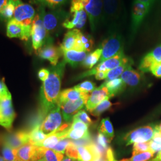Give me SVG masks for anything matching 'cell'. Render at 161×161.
Returning <instances> with one entry per match:
<instances>
[{
    "label": "cell",
    "mask_w": 161,
    "mask_h": 161,
    "mask_svg": "<svg viewBox=\"0 0 161 161\" xmlns=\"http://www.w3.org/2000/svg\"><path fill=\"white\" fill-rule=\"evenodd\" d=\"M66 63L63 60L50 70V74L43 82L41 90V110L42 115L48 112L58 104L60 93L61 82Z\"/></svg>",
    "instance_id": "cell-1"
},
{
    "label": "cell",
    "mask_w": 161,
    "mask_h": 161,
    "mask_svg": "<svg viewBox=\"0 0 161 161\" xmlns=\"http://www.w3.org/2000/svg\"><path fill=\"white\" fill-rule=\"evenodd\" d=\"M103 13L102 23L109 32L119 30L123 16L122 0H102Z\"/></svg>",
    "instance_id": "cell-2"
},
{
    "label": "cell",
    "mask_w": 161,
    "mask_h": 161,
    "mask_svg": "<svg viewBox=\"0 0 161 161\" xmlns=\"http://www.w3.org/2000/svg\"><path fill=\"white\" fill-rule=\"evenodd\" d=\"M31 38L32 47L36 51L39 50L45 45L53 44V39L43 23L40 6L32 23Z\"/></svg>",
    "instance_id": "cell-3"
},
{
    "label": "cell",
    "mask_w": 161,
    "mask_h": 161,
    "mask_svg": "<svg viewBox=\"0 0 161 161\" xmlns=\"http://www.w3.org/2000/svg\"><path fill=\"white\" fill-rule=\"evenodd\" d=\"M108 34L101 44L102 53L99 63L124 51V39L120 30L110 31Z\"/></svg>",
    "instance_id": "cell-4"
},
{
    "label": "cell",
    "mask_w": 161,
    "mask_h": 161,
    "mask_svg": "<svg viewBox=\"0 0 161 161\" xmlns=\"http://www.w3.org/2000/svg\"><path fill=\"white\" fill-rule=\"evenodd\" d=\"M40 7L44 27L50 34L55 32L60 25H62L64 21L69 16V14L68 12L61 8L54 9L51 12H46L44 6L40 5Z\"/></svg>",
    "instance_id": "cell-5"
},
{
    "label": "cell",
    "mask_w": 161,
    "mask_h": 161,
    "mask_svg": "<svg viewBox=\"0 0 161 161\" xmlns=\"http://www.w3.org/2000/svg\"><path fill=\"white\" fill-rule=\"evenodd\" d=\"M86 12L89 20L90 28L95 32L102 23L103 13L102 0H81Z\"/></svg>",
    "instance_id": "cell-6"
},
{
    "label": "cell",
    "mask_w": 161,
    "mask_h": 161,
    "mask_svg": "<svg viewBox=\"0 0 161 161\" xmlns=\"http://www.w3.org/2000/svg\"><path fill=\"white\" fill-rule=\"evenodd\" d=\"M132 60L131 58H128L125 55L124 51H122L114 56L101 63H99L95 68L82 74L80 75V77L84 78L88 76L95 75L98 71H109L110 70L116 68L123 64H127Z\"/></svg>",
    "instance_id": "cell-7"
},
{
    "label": "cell",
    "mask_w": 161,
    "mask_h": 161,
    "mask_svg": "<svg viewBox=\"0 0 161 161\" xmlns=\"http://www.w3.org/2000/svg\"><path fill=\"white\" fill-rule=\"evenodd\" d=\"M60 106L58 104L50 110L42 124L40 129L47 136L55 132L62 124V115Z\"/></svg>",
    "instance_id": "cell-8"
},
{
    "label": "cell",
    "mask_w": 161,
    "mask_h": 161,
    "mask_svg": "<svg viewBox=\"0 0 161 161\" xmlns=\"http://www.w3.org/2000/svg\"><path fill=\"white\" fill-rule=\"evenodd\" d=\"M15 6L13 19L26 26H32L36 15L34 8L29 4L24 3L22 0H12Z\"/></svg>",
    "instance_id": "cell-9"
},
{
    "label": "cell",
    "mask_w": 161,
    "mask_h": 161,
    "mask_svg": "<svg viewBox=\"0 0 161 161\" xmlns=\"http://www.w3.org/2000/svg\"><path fill=\"white\" fill-rule=\"evenodd\" d=\"M155 132V126L153 125L139 127L127 134L124 140L127 146L133 143L147 142L152 139Z\"/></svg>",
    "instance_id": "cell-10"
},
{
    "label": "cell",
    "mask_w": 161,
    "mask_h": 161,
    "mask_svg": "<svg viewBox=\"0 0 161 161\" xmlns=\"http://www.w3.org/2000/svg\"><path fill=\"white\" fill-rule=\"evenodd\" d=\"M15 117L12 95H10L0 100V125L7 130H11Z\"/></svg>",
    "instance_id": "cell-11"
},
{
    "label": "cell",
    "mask_w": 161,
    "mask_h": 161,
    "mask_svg": "<svg viewBox=\"0 0 161 161\" xmlns=\"http://www.w3.org/2000/svg\"><path fill=\"white\" fill-rule=\"evenodd\" d=\"M150 9L143 3L134 0L133 1L131 9V32L134 36L137 34L138 29L143 23Z\"/></svg>",
    "instance_id": "cell-12"
},
{
    "label": "cell",
    "mask_w": 161,
    "mask_h": 161,
    "mask_svg": "<svg viewBox=\"0 0 161 161\" xmlns=\"http://www.w3.org/2000/svg\"><path fill=\"white\" fill-rule=\"evenodd\" d=\"M31 27L25 26L14 19H12L7 24V36L10 38H17L28 41L31 36Z\"/></svg>",
    "instance_id": "cell-13"
},
{
    "label": "cell",
    "mask_w": 161,
    "mask_h": 161,
    "mask_svg": "<svg viewBox=\"0 0 161 161\" xmlns=\"http://www.w3.org/2000/svg\"><path fill=\"white\" fill-rule=\"evenodd\" d=\"M89 96L90 95L86 94L77 100L68 101L58 104L62 110L64 120L68 122L73 120L74 116L86 104Z\"/></svg>",
    "instance_id": "cell-14"
},
{
    "label": "cell",
    "mask_w": 161,
    "mask_h": 161,
    "mask_svg": "<svg viewBox=\"0 0 161 161\" xmlns=\"http://www.w3.org/2000/svg\"><path fill=\"white\" fill-rule=\"evenodd\" d=\"M88 16L85 10L70 13L68 17L64 21L62 26L66 29L72 30L83 29L86 25Z\"/></svg>",
    "instance_id": "cell-15"
},
{
    "label": "cell",
    "mask_w": 161,
    "mask_h": 161,
    "mask_svg": "<svg viewBox=\"0 0 161 161\" xmlns=\"http://www.w3.org/2000/svg\"><path fill=\"white\" fill-rule=\"evenodd\" d=\"M63 54L60 48L54 46L53 44H48L41 48L38 50V55L42 59L48 60L53 66L58 64V60Z\"/></svg>",
    "instance_id": "cell-16"
},
{
    "label": "cell",
    "mask_w": 161,
    "mask_h": 161,
    "mask_svg": "<svg viewBox=\"0 0 161 161\" xmlns=\"http://www.w3.org/2000/svg\"><path fill=\"white\" fill-rule=\"evenodd\" d=\"M106 98L110 97L108 88L103 83L98 88H96L90 95L86 104V110L91 112Z\"/></svg>",
    "instance_id": "cell-17"
},
{
    "label": "cell",
    "mask_w": 161,
    "mask_h": 161,
    "mask_svg": "<svg viewBox=\"0 0 161 161\" xmlns=\"http://www.w3.org/2000/svg\"><path fill=\"white\" fill-rule=\"evenodd\" d=\"M29 132L25 131H18L8 134L3 138V143L16 149L29 143Z\"/></svg>",
    "instance_id": "cell-18"
},
{
    "label": "cell",
    "mask_w": 161,
    "mask_h": 161,
    "mask_svg": "<svg viewBox=\"0 0 161 161\" xmlns=\"http://www.w3.org/2000/svg\"><path fill=\"white\" fill-rule=\"evenodd\" d=\"M16 153L20 161H38L40 147L28 143L17 149Z\"/></svg>",
    "instance_id": "cell-19"
},
{
    "label": "cell",
    "mask_w": 161,
    "mask_h": 161,
    "mask_svg": "<svg viewBox=\"0 0 161 161\" xmlns=\"http://www.w3.org/2000/svg\"><path fill=\"white\" fill-rule=\"evenodd\" d=\"M78 152V161H96L102 158L94 142L86 146L77 147Z\"/></svg>",
    "instance_id": "cell-20"
},
{
    "label": "cell",
    "mask_w": 161,
    "mask_h": 161,
    "mask_svg": "<svg viewBox=\"0 0 161 161\" xmlns=\"http://www.w3.org/2000/svg\"><path fill=\"white\" fill-rule=\"evenodd\" d=\"M62 53L64 61L73 68H76L81 64L88 54L86 52H80L75 50L62 51Z\"/></svg>",
    "instance_id": "cell-21"
},
{
    "label": "cell",
    "mask_w": 161,
    "mask_h": 161,
    "mask_svg": "<svg viewBox=\"0 0 161 161\" xmlns=\"http://www.w3.org/2000/svg\"><path fill=\"white\" fill-rule=\"evenodd\" d=\"M121 78L124 82L130 86H137L142 78L141 74L133 69L132 66H129L121 75Z\"/></svg>",
    "instance_id": "cell-22"
},
{
    "label": "cell",
    "mask_w": 161,
    "mask_h": 161,
    "mask_svg": "<svg viewBox=\"0 0 161 161\" xmlns=\"http://www.w3.org/2000/svg\"><path fill=\"white\" fill-rule=\"evenodd\" d=\"M80 30L77 29L70 30L64 35V40L60 45L62 51L74 50Z\"/></svg>",
    "instance_id": "cell-23"
},
{
    "label": "cell",
    "mask_w": 161,
    "mask_h": 161,
    "mask_svg": "<svg viewBox=\"0 0 161 161\" xmlns=\"http://www.w3.org/2000/svg\"><path fill=\"white\" fill-rule=\"evenodd\" d=\"M86 94L88 93L80 92L79 90L75 89V88L64 90L60 93L58 103L60 104L68 101L77 100L86 95Z\"/></svg>",
    "instance_id": "cell-24"
},
{
    "label": "cell",
    "mask_w": 161,
    "mask_h": 161,
    "mask_svg": "<svg viewBox=\"0 0 161 161\" xmlns=\"http://www.w3.org/2000/svg\"><path fill=\"white\" fill-rule=\"evenodd\" d=\"M64 153L44 147H40V159L38 161H62Z\"/></svg>",
    "instance_id": "cell-25"
},
{
    "label": "cell",
    "mask_w": 161,
    "mask_h": 161,
    "mask_svg": "<svg viewBox=\"0 0 161 161\" xmlns=\"http://www.w3.org/2000/svg\"><path fill=\"white\" fill-rule=\"evenodd\" d=\"M108 88L109 97H112L123 92L126 86V84L121 78H118L114 80L104 82Z\"/></svg>",
    "instance_id": "cell-26"
},
{
    "label": "cell",
    "mask_w": 161,
    "mask_h": 161,
    "mask_svg": "<svg viewBox=\"0 0 161 161\" xmlns=\"http://www.w3.org/2000/svg\"><path fill=\"white\" fill-rule=\"evenodd\" d=\"M47 136H48L41 131L40 125H37L29 132V143L35 146L41 147L42 142Z\"/></svg>",
    "instance_id": "cell-27"
},
{
    "label": "cell",
    "mask_w": 161,
    "mask_h": 161,
    "mask_svg": "<svg viewBox=\"0 0 161 161\" xmlns=\"http://www.w3.org/2000/svg\"><path fill=\"white\" fill-rule=\"evenodd\" d=\"M102 53V50L101 48H98L94 52L88 53L81 65L86 69H92L93 66L96 64L98 61H100Z\"/></svg>",
    "instance_id": "cell-28"
},
{
    "label": "cell",
    "mask_w": 161,
    "mask_h": 161,
    "mask_svg": "<svg viewBox=\"0 0 161 161\" xmlns=\"http://www.w3.org/2000/svg\"><path fill=\"white\" fill-rule=\"evenodd\" d=\"M98 130L99 132L106 136L110 140L114 137V128L109 118H104L102 120Z\"/></svg>",
    "instance_id": "cell-29"
},
{
    "label": "cell",
    "mask_w": 161,
    "mask_h": 161,
    "mask_svg": "<svg viewBox=\"0 0 161 161\" xmlns=\"http://www.w3.org/2000/svg\"><path fill=\"white\" fill-rule=\"evenodd\" d=\"M15 10V6L12 0H8V3L3 8L0 14V20L7 21V22L13 19Z\"/></svg>",
    "instance_id": "cell-30"
},
{
    "label": "cell",
    "mask_w": 161,
    "mask_h": 161,
    "mask_svg": "<svg viewBox=\"0 0 161 161\" xmlns=\"http://www.w3.org/2000/svg\"><path fill=\"white\" fill-rule=\"evenodd\" d=\"M133 64V61H131L128 62L127 64H123L121 66L114 68V69L110 70L108 71L107 77L106 78V82L109 80H114L115 79L118 78L119 76L122 75V74L126 70V69L130 66H132Z\"/></svg>",
    "instance_id": "cell-31"
},
{
    "label": "cell",
    "mask_w": 161,
    "mask_h": 161,
    "mask_svg": "<svg viewBox=\"0 0 161 161\" xmlns=\"http://www.w3.org/2000/svg\"><path fill=\"white\" fill-rule=\"evenodd\" d=\"M66 138L72 140H78L80 139L90 138V135L88 130L70 128Z\"/></svg>",
    "instance_id": "cell-32"
},
{
    "label": "cell",
    "mask_w": 161,
    "mask_h": 161,
    "mask_svg": "<svg viewBox=\"0 0 161 161\" xmlns=\"http://www.w3.org/2000/svg\"><path fill=\"white\" fill-rule=\"evenodd\" d=\"M79 37L83 47L84 51L88 53L91 52L94 44L92 36L88 34L83 33L80 31L79 34Z\"/></svg>",
    "instance_id": "cell-33"
},
{
    "label": "cell",
    "mask_w": 161,
    "mask_h": 161,
    "mask_svg": "<svg viewBox=\"0 0 161 161\" xmlns=\"http://www.w3.org/2000/svg\"><path fill=\"white\" fill-rule=\"evenodd\" d=\"M16 150L3 143L2 148L3 157L7 161H20L17 158Z\"/></svg>",
    "instance_id": "cell-34"
},
{
    "label": "cell",
    "mask_w": 161,
    "mask_h": 161,
    "mask_svg": "<svg viewBox=\"0 0 161 161\" xmlns=\"http://www.w3.org/2000/svg\"><path fill=\"white\" fill-rule=\"evenodd\" d=\"M155 63L153 58L151 56L149 53H147L142 60L139 65V70L142 72H147L150 71L152 66Z\"/></svg>",
    "instance_id": "cell-35"
},
{
    "label": "cell",
    "mask_w": 161,
    "mask_h": 161,
    "mask_svg": "<svg viewBox=\"0 0 161 161\" xmlns=\"http://www.w3.org/2000/svg\"><path fill=\"white\" fill-rule=\"evenodd\" d=\"M37 3H40L41 6L48 7L51 9L54 10L60 8L62 6H64L68 0H36Z\"/></svg>",
    "instance_id": "cell-36"
},
{
    "label": "cell",
    "mask_w": 161,
    "mask_h": 161,
    "mask_svg": "<svg viewBox=\"0 0 161 161\" xmlns=\"http://www.w3.org/2000/svg\"><path fill=\"white\" fill-rule=\"evenodd\" d=\"M110 98H106L103 100L91 112L92 114L94 116H99L104 112L109 109L112 104L109 101Z\"/></svg>",
    "instance_id": "cell-37"
},
{
    "label": "cell",
    "mask_w": 161,
    "mask_h": 161,
    "mask_svg": "<svg viewBox=\"0 0 161 161\" xmlns=\"http://www.w3.org/2000/svg\"><path fill=\"white\" fill-rule=\"evenodd\" d=\"M150 150L154 153L161 150V132L156 131L152 139L150 141Z\"/></svg>",
    "instance_id": "cell-38"
},
{
    "label": "cell",
    "mask_w": 161,
    "mask_h": 161,
    "mask_svg": "<svg viewBox=\"0 0 161 161\" xmlns=\"http://www.w3.org/2000/svg\"><path fill=\"white\" fill-rule=\"evenodd\" d=\"M155 153L151 150L132 153V157L130 160L131 161H148L153 157Z\"/></svg>",
    "instance_id": "cell-39"
},
{
    "label": "cell",
    "mask_w": 161,
    "mask_h": 161,
    "mask_svg": "<svg viewBox=\"0 0 161 161\" xmlns=\"http://www.w3.org/2000/svg\"><path fill=\"white\" fill-rule=\"evenodd\" d=\"M75 89L84 93L92 92L96 89V84L90 80H86L74 86Z\"/></svg>",
    "instance_id": "cell-40"
},
{
    "label": "cell",
    "mask_w": 161,
    "mask_h": 161,
    "mask_svg": "<svg viewBox=\"0 0 161 161\" xmlns=\"http://www.w3.org/2000/svg\"><path fill=\"white\" fill-rule=\"evenodd\" d=\"M73 120L81 121V122L85 123L87 125H90L92 124V119L90 118V116L86 114V112L84 110L79 111L74 116Z\"/></svg>",
    "instance_id": "cell-41"
},
{
    "label": "cell",
    "mask_w": 161,
    "mask_h": 161,
    "mask_svg": "<svg viewBox=\"0 0 161 161\" xmlns=\"http://www.w3.org/2000/svg\"><path fill=\"white\" fill-rule=\"evenodd\" d=\"M65 153H66V156L69 157L71 159H73L74 160L78 161V152L77 146H75L72 140H71L70 143L69 144V146L66 148V151H65Z\"/></svg>",
    "instance_id": "cell-42"
},
{
    "label": "cell",
    "mask_w": 161,
    "mask_h": 161,
    "mask_svg": "<svg viewBox=\"0 0 161 161\" xmlns=\"http://www.w3.org/2000/svg\"><path fill=\"white\" fill-rule=\"evenodd\" d=\"M70 142H71V140H70L69 138H65L62 139L53 149L64 154L65 153L66 148L70 143Z\"/></svg>",
    "instance_id": "cell-43"
},
{
    "label": "cell",
    "mask_w": 161,
    "mask_h": 161,
    "mask_svg": "<svg viewBox=\"0 0 161 161\" xmlns=\"http://www.w3.org/2000/svg\"><path fill=\"white\" fill-rule=\"evenodd\" d=\"M150 150V142L134 143L133 145L132 153L144 152Z\"/></svg>",
    "instance_id": "cell-44"
},
{
    "label": "cell",
    "mask_w": 161,
    "mask_h": 161,
    "mask_svg": "<svg viewBox=\"0 0 161 161\" xmlns=\"http://www.w3.org/2000/svg\"><path fill=\"white\" fill-rule=\"evenodd\" d=\"M149 53L155 63H161V44L156 47L152 52H149Z\"/></svg>",
    "instance_id": "cell-45"
},
{
    "label": "cell",
    "mask_w": 161,
    "mask_h": 161,
    "mask_svg": "<svg viewBox=\"0 0 161 161\" xmlns=\"http://www.w3.org/2000/svg\"><path fill=\"white\" fill-rule=\"evenodd\" d=\"M10 95H11V94L6 86L4 80H0V100Z\"/></svg>",
    "instance_id": "cell-46"
},
{
    "label": "cell",
    "mask_w": 161,
    "mask_h": 161,
    "mask_svg": "<svg viewBox=\"0 0 161 161\" xmlns=\"http://www.w3.org/2000/svg\"><path fill=\"white\" fill-rule=\"evenodd\" d=\"M71 129H82L84 130H88V125L81 121L73 120L72 123Z\"/></svg>",
    "instance_id": "cell-47"
},
{
    "label": "cell",
    "mask_w": 161,
    "mask_h": 161,
    "mask_svg": "<svg viewBox=\"0 0 161 161\" xmlns=\"http://www.w3.org/2000/svg\"><path fill=\"white\" fill-rule=\"evenodd\" d=\"M150 72L156 78H161V63L154 64Z\"/></svg>",
    "instance_id": "cell-48"
},
{
    "label": "cell",
    "mask_w": 161,
    "mask_h": 161,
    "mask_svg": "<svg viewBox=\"0 0 161 161\" xmlns=\"http://www.w3.org/2000/svg\"><path fill=\"white\" fill-rule=\"evenodd\" d=\"M49 74H50V70L49 69L42 68V69H40L39 70L38 76L39 79L41 80L44 82L48 78Z\"/></svg>",
    "instance_id": "cell-49"
},
{
    "label": "cell",
    "mask_w": 161,
    "mask_h": 161,
    "mask_svg": "<svg viewBox=\"0 0 161 161\" xmlns=\"http://www.w3.org/2000/svg\"><path fill=\"white\" fill-rule=\"evenodd\" d=\"M108 71H98L95 74V78L97 80H106Z\"/></svg>",
    "instance_id": "cell-50"
},
{
    "label": "cell",
    "mask_w": 161,
    "mask_h": 161,
    "mask_svg": "<svg viewBox=\"0 0 161 161\" xmlns=\"http://www.w3.org/2000/svg\"><path fill=\"white\" fill-rule=\"evenodd\" d=\"M136 1L143 3V4L147 6L149 9H150V8L154 4V3L153 2L152 0H136Z\"/></svg>",
    "instance_id": "cell-51"
},
{
    "label": "cell",
    "mask_w": 161,
    "mask_h": 161,
    "mask_svg": "<svg viewBox=\"0 0 161 161\" xmlns=\"http://www.w3.org/2000/svg\"><path fill=\"white\" fill-rule=\"evenodd\" d=\"M8 0H0V14L3 8L8 3Z\"/></svg>",
    "instance_id": "cell-52"
},
{
    "label": "cell",
    "mask_w": 161,
    "mask_h": 161,
    "mask_svg": "<svg viewBox=\"0 0 161 161\" xmlns=\"http://www.w3.org/2000/svg\"><path fill=\"white\" fill-rule=\"evenodd\" d=\"M152 160L153 161H161V150L158 152V155Z\"/></svg>",
    "instance_id": "cell-53"
},
{
    "label": "cell",
    "mask_w": 161,
    "mask_h": 161,
    "mask_svg": "<svg viewBox=\"0 0 161 161\" xmlns=\"http://www.w3.org/2000/svg\"><path fill=\"white\" fill-rule=\"evenodd\" d=\"M155 130L156 131H158V132H161V122L158 125H156L155 126Z\"/></svg>",
    "instance_id": "cell-54"
},
{
    "label": "cell",
    "mask_w": 161,
    "mask_h": 161,
    "mask_svg": "<svg viewBox=\"0 0 161 161\" xmlns=\"http://www.w3.org/2000/svg\"><path fill=\"white\" fill-rule=\"evenodd\" d=\"M62 161H78L76 160H74L73 159H71L68 156H66V157H64V159L62 160Z\"/></svg>",
    "instance_id": "cell-55"
},
{
    "label": "cell",
    "mask_w": 161,
    "mask_h": 161,
    "mask_svg": "<svg viewBox=\"0 0 161 161\" xmlns=\"http://www.w3.org/2000/svg\"><path fill=\"white\" fill-rule=\"evenodd\" d=\"M96 161H110L109 160H108V159H106L104 156L103 158H100V159H98Z\"/></svg>",
    "instance_id": "cell-56"
},
{
    "label": "cell",
    "mask_w": 161,
    "mask_h": 161,
    "mask_svg": "<svg viewBox=\"0 0 161 161\" xmlns=\"http://www.w3.org/2000/svg\"><path fill=\"white\" fill-rule=\"evenodd\" d=\"M0 161H6V159L3 158V157H2V156H0Z\"/></svg>",
    "instance_id": "cell-57"
},
{
    "label": "cell",
    "mask_w": 161,
    "mask_h": 161,
    "mask_svg": "<svg viewBox=\"0 0 161 161\" xmlns=\"http://www.w3.org/2000/svg\"><path fill=\"white\" fill-rule=\"evenodd\" d=\"M131 161V160H130V159H122L121 161Z\"/></svg>",
    "instance_id": "cell-58"
},
{
    "label": "cell",
    "mask_w": 161,
    "mask_h": 161,
    "mask_svg": "<svg viewBox=\"0 0 161 161\" xmlns=\"http://www.w3.org/2000/svg\"><path fill=\"white\" fill-rule=\"evenodd\" d=\"M152 1H153V3H155V2L156 1V0H152Z\"/></svg>",
    "instance_id": "cell-59"
},
{
    "label": "cell",
    "mask_w": 161,
    "mask_h": 161,
    "mask_svg": "<svg viewBox=\"0 0 161 161\" xmlns=\"http://www.w3.org/2000/svg\"><path fill=\"white\" fill-rule=\"evenodd\" d=\"M153 161V160H151V161Z\"/></svg>",
    "instance_id": "cell-60"
}]
</instances>
